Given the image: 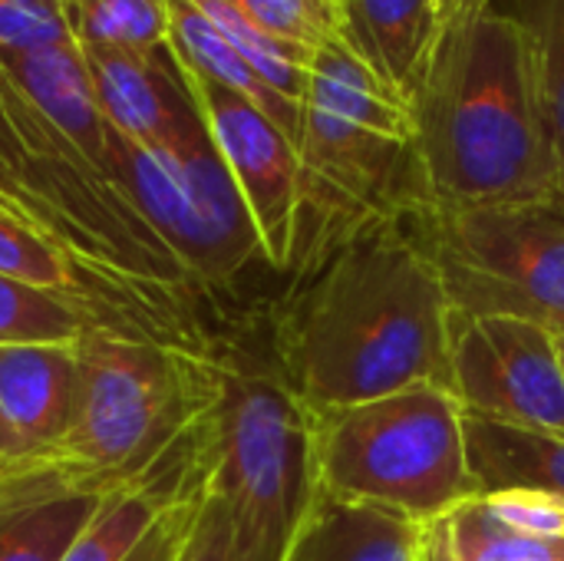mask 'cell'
Returning a JSON list of instances; mask_svg holds the SVG:
<instances>
[{
  "label": "cell",
  "instance_id": "1",
  "mask_svg": "<svg viewBox=\"0 0 564 561\" xmlns=\"http://www.w3.org/2000/svg\"><path fill=\"white\" fill-rule=\"evenodd\" d=\"M416 212L357 231L297 278L278 321V374L311 413L420 384L449 390V301Z\"/></svg>",
  "mask_w": 564,
  "mask_h": 561
},
{
  "label": "cell",
  "instance_id": "2",
  "mask_svg": "<svg viewBox=\"0 0 564 561\" xmlns=\"http://www.w3.org/2000/svg\"><path fill=\"white\" fill-rule=\"evenodd\" d=\"M413 122L433 208L564 198L532 40L499 3L456 0Z\"/></svg>",
  "mask_w": 564,
  "mask_h": 561
},
{
  "label": "cell",
  "instance_id": "3",
  "mask_svg": "<svg viewBox=\"0 0 564 561\" xmlns=\"http://www.w3.org/2000/svg\"><path fill=\"white\" fill-rule=\"evenodd\" d=\"M317 493L433 526L466 499L476 483L466 460L459 400L420 384L380 400L311 413Z\"/></svg>",
  "mask_w": 564,
  "mask_h": 561
},
{
  "label": "cell",
  "instance_id": "4",
  "mask_svg": "<svg viewBox=\"0 0 564 561\" xmlns=\"http://www.w3.org/2000/svg\"><path fill=\"white\" fill-rule=\"evenodd\" d=\"M208 489L248 561H284L317 499L314 417L281 374L225 364L212 410Z\"/></svg>",
  "mask_w": 564,
  "mask_h": 561
},
{
  "label": "cell",
  "instance_id": "5",
  "mask_svg": "<svg viewBox=\"0 0 564 561\" xmlns=\"http://www.w3.org/2000/svg\"><path fill=\"white\" fill-rule=\"evenodd\" d=\"M106 142L112 185L169 245L192 281L225 284L251 261H264L254 218L198 106L165 145H139L109 122Z\"/></svg>",
  "mask_w": 564,
  "mask_h": 561
},
{
  "label": "cell",
  "instance_id": "6",
  "mask_svg": "<svg viewBox=\"0 0 564 561\" xmlns=\"http://www.w3.org/2000/svg\"><path fill=\"white\" fill-rule=\"evenodd\" d=\"M416 228L449 311L532 321L564 334V198L459 212L426 205Z\"/></svg>",
  "mask_w": 564,
  "mask_h": 561
},
{
  "label": "cell",
  "instance_id": "7",
  "mask_svg": "<svg viewBox=\"0 0 564 561\" xmlns=\"http://www.w3.org/2000/svg\"><path fill=\"white\" fill-rule=\"evenodd\" d=\"M449 390L463 413L564 433V367L549 327L449 311Z\"/></svg>",
  "mask_w": 564,
  "mask_h": 561
},
{
  "label": "cell",
  "instance_id": "8",
  "mask_svg": "<svg viewBox=\"0 0 564 561\" xmlns=\"http://www.w3.org/2000/svg\"><path fill=\"white\" fill-rule=\"evenodd\" d=\"M0 274L93 308L119 331L195 344L178 324L172 294H162L76 248L56 228L0 188Z\"/></svg>",
  "mask_w": 564,
  "mask_h": 561
},
{
  "label": "cell",
  "instance_id": "9",
  "mask_svg": "<svg viewBox=\"0 0 564 561\" xmlns=\"http://www.w3.org/2000/svg\"><path fill=\"white\" fill-rule=\"evenodd\" d=\"M175 53V50H172ZM185 86L208 126V136L225 159L274 271L291 268L297 205H301V155L297 145L245 96L205 79L182 60Z\"/></svg>",
  "mask_w": 564,
  "mask_h": 561
},
{
  "label": "cell",
  "instance_id": "10",
  "mask_svg": "<svg viewBox=\"0 0 564 561\" xmlns=\"http://www.w3.org/2000/svg\"><path fill=\"white\" fill-rule=\"evenodd\" d=\"M0 83L23 99L59 139H66L106 182L109 179V142L106 116L96 103V89L76 40L0 50Z\"/></svg>",
  "mask_w": 564,
  "mask_h": 561
},
{
  "label": "cell",
  "instance_id": "11",
  "mask_svg": "<svg viewBox=\"0 0 564 561\" xmlns=\"http://www.w3.org/2000/svg\"><path fill=\"white\" fill-rule=\"evenodd\" d=\"M453 7L456 0H347L337 36L413 109Z\"/></svg>",
  "mask_w": 564,
  "mask_h": 561
},
{
  "label": "cell",
  "instance_id": "12",
  "mask_svg": "<svg viewBox=\"0 0 564 561\" xmlns=\"http://www.w3.org/2000/svg\"><path fill=\"white\" fill-rule=\"evenodd\" d=\"M76 344H3L0 413L17 453H40L63 440L76 403Z\"/></svg>",
  "mask_w": 564,
  "mask_h": 561
},
{
  "label": "cell",
  "instance_id": "13",
  "mask_svg": "<svg viewBox=\"0 0 564 561\" xmlns=\"http://www.w3.org/2000/svg\"><path fill=\"white\" fill-rule=\"evenodd\" d=\"M423 532L403 516L317 493L284 561H420Z\"/></svg>",
  "mask_w": 564,
  "mask_h": 561
},
{
  "label": "cell",
  "instance_id": "14",
  "mask_svg": "<svg viewBox=\"0 0 564 561\" xmlns=\"http://www.w3.org/2000/svg\"><path fill=\"white\" fill-rule=\"evenodd\" d=\"M466 460L479 496L545 493L564 503V433L525 430L463 413Z\"/></svg>",
  "mask_w": 564,
  "mask_h": 561
},
{
  "label": "cell",
  "instance_id": "15",
  "mask_svg": "<svg viewBox=\"0 0 564 561\" xmlns=\"http://www.w3.org/2000/svg\"><path fill=\"white\" fill-rule=\"evenodd\" d=\"M208 470H212V443L208 453L192 466L109 493L93 513V519L83 526V532L76 536L63 561H126L142 546L149 529L172 503L208 483Z\"/></svg>",
  "mask_w": 564,
  "mask_h": 561
},
{
  "label": "cell",
  "instance_id": "16",
  "mask_svg": "<svg viewBox=\"0 0 564 561\" xmlns=\"http://www.w3.org/2000/svg\"><path fill=\"white\" fill-rule=\"evenodd\" d=\"M169 20H172V33H169V46L175 50V56L202 73L205 79L245 96L251 106H258L294 145L301 142V129H304V106L288 99L284 93H278L274 86H268L254 66L225 40V33L192 3V0H169Z\"/></svg>",
  "mask_w": 564,
  "mask_h": 561
},
{
  "label": "cell",
  "instance_id": "17",
  "mask_svg": "<svg viewBox=\"0 0 564 561\" xmlns=\"http://www.w3.org/2000/svg\"><path fill=\"white\" fill-rule=\"evenodd\" d=\"M304 106L324 109L337 119L387 136L416 139L410 103L397 89H390L340 36L314 50Z\"/></svg>",
  "mask_w": 564,
  "mask_h": 561
},
{
  "label": "cell",
  "instance_id": "18",
  "mask_svg": "<svg viewBox=\"0 0 564 561\" xmlns=\"http://www.w3.org/2000/svg\"><path fill=\"white\" fill-rule=\"evenodd\" d=\"M449 561H564V539L506 526L482 496L466 499L430 526Z\"/></svg>",
  "mask_w": 564,
  "mask_h": 561
},
{
  "label": "cell",
  "instance_id": "19",
  "mask_svg": "<svg viewBox=\"0 0 564 561\" xmlns=\"http://www.w3.org/2000/svg\"><path fill=\"white\" fill-rule=\"evenodd\" d=\"M89 327H112V324L79 301L0 274V347L76 344Z\"/></svg>",
  "mask_w": 564,
  "mask_h": 561
},
{
  "label": "cell",
  "instance_id": "20",
  "mask_svg": "<svg viewBox=\"0 0 564 561\" xmlns=\"http://www.w3.org/2000/svg\"><path fill=\"white\" fill-rule=\"evenodd\" d=\"M221 33L225 40L254 66V73L274 86L278 93H284L288 99L304 106L307 96V69L314 60V50L288 43L268 30H261L235 0H192Z\"/></svg>",
  "mask_w": 564,
  "mask_h": 561
},
{
  "label": "cell",
  "instance_id": "21",
  "mask_svg": "<svg viewBox=\"0 0 564 561\" xmlns=\"http://www.w3.org/2000/svg\"><path fill=\"white\" fill-rule=\"evenodd\" d=\"M76 43L149 56L169 46V0H69L66 10Z\"/></svg>",
  "mask_w": 564,
  "mask_h": 561
},
{
  "label": "cell",
  "instance_id": "22",
  "mask_svg": "<svg viewBox=\"0 0 564 561\" xmlns=\"http://www.w3.org/2000/svg\"><path fill=\"white\" fill-rule=\"evenodd\" d=\"M106 496H73L0 513V561H63Z\"/></svg>",
  "mask_w": 564,
  "mask_h": 561
},
{
  "label": "cell",
  "instance_id": "23",
  "mask_svg": "<svg viewBox=\"0 0 564 561\" xmlns=\"http://www.w3.org/2000/svg\"><path fill=\"white\" fill-rule=\"evenodd\" d=\"M499 7L512 13L532 40L545 122L564 182V0H499Z\"/></svg>",
  "mask_w": 564,
  "mask_h": 561
},
{
  "label": "cell",
  "instance_id": "24",
  "mask_svg": "<svg viewBox=\"0 0 564 561\" xmlns=\"http://www.w3.org/2000/svg\"><path fill=\"white\" fill-rule=\"evenodd\" d=\"M261 30L317 50L340 33V7L334 0H235Z\"/></svg>",
  "mask_w": 564,
  "mask_h": 561
},
{
  "label": "cell",
  "instance_id": "25",
  "mask_svg": "<svg viewBox=\"0 0 564 561\" xmlns=\"http://www.w3.org/2000/svg\"><path fill=\"white\" fill-rule=\"evenodd\" d=\"M205 496H208V483L192 489L188 496H182L178 503H172L159 522L149 529V536L142 539V546L129 555L126 561H178L192 529H195V519L205 506Z\"/></svg>",
  "mask_w": 564,
  "mask_h": 561
},
{
  "label": "cell",
  "instance_id": "26",
  "mask_svg": "<svg viewBox=\"0 0 564 561\" xmlns=\"http://www.w3.org/2000/svg\"><path fill=\"white\" fill-rule=\"evenodd\" d=\"M66 40H73V30L63 13L0 0V50H33Z\"/></svg>",
  "mask_w": 564,
  "mask_h": 561
},
{
  "label": "cell",
  "instance_id": "27",
  "mask_svg": "<svg viewBox=\"0 0 564 561\" xmlns=\"http://www.w3.org/2000/svg\"><path fill=\"white\" fill-rule=\"evenodd\" d=\"M489 509L512 529L529 532V536H545V539H564V503L545 493H496L482 496Z\"/></svg>",
  "mask_w": 564,
  "mask_h": 561
},
{
  "label": "cell",
  "instance_id": "28",
  "mask_svg": "<svg viewBox=\"0 0 564 561\" xmlns=\"http://www.w3.org/2000/svg\"><path fill=\"white\" fill-rule=\"evenodd\" d=\"M178 561H248L238 549L235 526H231L225 503L212 489L205 496V506L195 519V529H192Z\"/></svg>",
  "mask_w": 564,
  "mask_h": 561
},
{
  "label": "cell",
  "instance_id": "29",
  "mask_svg": "<svg viewBox=\"0 0 564 561\" xmlns=\"http://www.w3.org/2000/svg\"><path fill=\"white\" fill-rule=\"evenodd\" d=\"M420 561H449V555L443 552V546H440V539H436V532L430 526L423 532V559Z\"/></svg>",
  "mask_w": 564,
  "mask_h": 561
},
{
  "label": "cell",
  "instance_id": "30",
  "mask_svg": "<svg viewBox=\"0 0 564 561\" xmlns=\"http://www.w3.org/2000/svg\"><path fill=\"white\" fill-rule=\"evenodd\" d=\"M17 453V440H13V430L7 427L3 413H0V460L3 456H13Z\"/></svg>",
  "mask_w": 564,
  "mask_h": 561
},
{
  "label": "cell",
  "instance_id": "31",
  "mask_svg": "<svg viewBox=\"0 0 564 561\" xmlns=\"http://www.w3.org/2000/svg\"><path fill=\"white\" fill-rule=\"evenodd\" d=\"M17 3H23V7H40V10H56V13H63V17H66V10H69V0H17Z\"/></svg>",
  "mask_w": 564,
  "mask_h": 561
},
{
  "label": "cell",
  "instance_id": "32",
  "mask_svg": "<svg viewBox=\"0 0 564 561\" xmlns=\"http://www.w3.org/2000/svg\"><path fill=\"white\" fill-rule=\"evenodd\" d=\"M555 341H558V354H562V367H564V334H555Z\"/></svg>",
  "mask_w": 564,
  "mask_h": 561
},
{
  "label": "cell",
  "instance_id": "33",
  "mask_svg": "<svg viewBox=\"0 0 564 561\" xmlns=\"http://www.w3.org/2000/svg\"><path fill=\"white\" fill-rule=\"evenodd\" d=\"M334 3H337V7H344V3H347V0H334Z\"/></svg>",
  "mask_w": 564,
  "mask_h": 561
},
{
  "label": "cell",
  "instance_id": "34",
  "mask_svg": "<svg viewBox=\"0 0 564 561\" xmlns=\"http://www.w3.org/2000/svg\"><path fill=\"white\" fill-rule=\"evenodd\" d=\"M492 3H499V0H492Z\"/></svg>",
  "mask_w": 564,
  "mask_h": 561
}]
</instances>
